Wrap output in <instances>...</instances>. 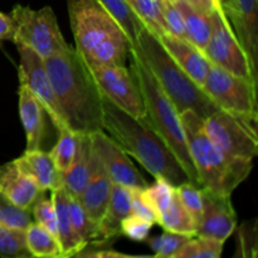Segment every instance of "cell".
<instances>
[{
	"label": "cell",
	"mask_w": 258,
	"mask_h": 258,
	"mask_svg": "<svg viewBox=\"0 0 258 258\" xmlns=\"http://www.w3.org/2000/svg\"><path fill=\"white\" fill-rule=\"evenodd\" d=\"M44 63L66 126L76 134L103 131L102 93L77 50L68 44Z\"/></svg>",
	"instance_id": "obj_1"
},
{
	"label": "cell",
	"mask_w": 258,
	"mask_h": 258,
	"mask_svg": "<svg viewBox=\"0 0 258 258\" xmlns=\"http://www.w3.org/2000/svg\"><path fill=\"white\" fill-rule=\"evenodd\" d=\"M102 108L103 131L151 175L165 179L174 186L190 181L180 161L145 120L133 117L105 96H102Z\"/></svg>",
	"instance_id": "obj_2"
},
{
	"label": "cell",
	"mask_w": 258,
	"mask_h": 258,
	"mask_svg": "<svg viewBox=\"0 0 258 258\" xmlns=\"http://www.w3.org/2000/svg\"><path fill=\"white\" fill-rule=\"evenodd\" d=\"M67 9L75 49L88 67L126 66L130 40L97 0H67Z\"/></svg>",
	"instance_id": "obj_3"
},
{
	"label": "cell",
	"mask_w": 258,
	"mask_h": 258,
	"mask_svg": "<svg viewBox=\"0 0 258 258\" xmlns=\"http://www.w3.org/2000/svg\"><path fill=\"white\" fill-rule=\"evenodd\" d=\"M133 45L139 50L161 90L179 113L190 110L204 120L219 110L203 87L194 82L174 60L158 35L148 25L145 24L139 30Z\"/></svg>",
	"instance_id": "obj_4"
},
{
	"label": "cell",
	"mask_w": 258,
	"mask_h": 258,
	"mask_svg": "<svg viewBox=\"0 0 258 258\" xmlns=\"http://www.w3.org/2000/svg\"><path fill=\"white\" fill-rule=\"evenodd\" d=\"M130 70L138 82L139 90L143 96L146 116L144 120L148 125L165 141L174 155L180 161L181 166L188 174L189 180L194 185L201 186L198 174L194 168L193 160L189 154L188 144L185 140L183 125L180 121V113L165 95L158 81L154 77L148 64L143 59L135 45H131L128 50Z\"/></svg>",
	"instance_id": "obj_5"
},
{
	"label": "cell",
	"mask_w": 258,
	"mask_h": 258,
	"mask_svg": "<svg viewBox=\"0 0 258 258\" xmlns=\"http://www.w3.org/2000/svg\"><path fill=\"white\" fill-rule=\"evenodd\" d=\"M180 121L202 186L232 196L234 189L248 178L252 160L234 158L214 145L204 130L203 118L193 111H183Z\"/></svg>",
	"instance_id": "obj_6"
},
{
	"label": "cell",
	"mask_w": 258,
	"mask_h": 258,
	"mask_svg": "<svg viewBox=\"0 0 258 258\" xmlns=\"http://www.w3.org/2000/svg\"><path fill=\"white\" fill-rule=\"evenodd\" d=\"M15 22L13 43L30 48L47 59L50 55L67 47L57 17L50 7L32 9L30 7L17 4L10 12Z\"/></svg>",
	"instance_id": "obj_7"
},
{
	"label": "cell",
	"mask_w": 258,
	"mask_h": 258,
	"mask_svg": "<svg viewBox=\"0 0 258 258\" xmlns=\"http://www.w3.org/2000/svg\"><path fill=\"white\" fill-rule=\"evenodd\" d=\"M203 123L212 143L226 154L248 160L257 156V121L219 108L204 118Z\"/></svg>",
	"instance_id": "obj_8"
},
{
	"label": "cell",
	"mask_w": 258,
	"mask_h": 258,
	"mask_svg": "<svg viewBox=\"0 0 258 258\" xmlns=\"http://www.w3.org/2000/svg\"><path fill=\"white\" fill-rule=\"evenodd\" d=\"M203 90L222 110L257 121V82L212 64Z\"/></svg>",
	"instance_id": "obj_9"
},
{
	"label": "cell",
	"mask_w": 258,
	"mask_h": 258,
	"mask_svg": "<svg viewBox=\"0 0 258 258\" xmlns=\"http://www.w3.org/2000/svg\"><path fill=\"white\" fill-rule=\"evenodd\" d=\"M212 24L211 37L204 54L212 64L223 68L239 77L252 78L258 82V75L252 68L246 50L239 43L228 18L222 7L214 8L209 14Z\"/></svg>",
	"instance_id": "obj_10"
},
{
	"label": "cell",
	"mask_w": 258,
	"mask_h": 258,
	"mask_svg": "<svg viewBox=\"0 0 258 258\" xmlns=\"http://www.w3.org/2000/svg\"><path fill=\"white\" fill-rule=\"evenodd\" d=\"M90 71L102 96L133 117L145 118L143 96L130 68L126 66H97L90 67Z\"/></svg>",
	"instance_id": "obj_11"
},
{
	"label": "cell",
	"mask_w": 258,
	"mask_h": 258,
	"mask_svg": "<svg viewBox=\"0 0 258 258\" xmlns=\"http://www.w3.org/2000/svg\"><path fill=\"white\" fill-rule=\"evenodd\" d=\"M20 62L18 68L20 86L27 87L42 102L57 131L68 128L62 117L52 83L45 68L44 59L38 53L24 45H17Z\"/></svg>",
	"instance_id": "obj_12"
},
{
	"label": "cell",
	"mask_w": 258,
	"mask_h": 258,
	"mask_svg": "<svg viewBox=\"0 0 258 258\" xmlns=\"http://www.w3.org/2000/svg\"><path fill=\"white\" fill-rule=\"evenodd\" d=\"M92 148L102 163L108 178L113 184L143 190L149 185L140 171L135 168L127 154L105 131L91 135Z\"/></svg>",
	"instance_id": "obj_13"
},
{
	"label": "cell",
	"mask_w": 258,
	"mask_h": 258,
	"mask_svg": "<svg viewBox=\"0 0 258 258\" xmlns=\"http://www.w3.org/2000/svg\"><path fill=\"white\" fill-rule=\"evenodd\" d=\"M203 211L196 236L211 237L226 242L237 227V214L231 196L202 186Z\"/></svg>",
	"instance_id": "obj_14"
},
{
	"label": "cell",
	"mask_w": 258,
	"mask_h": 258,
	"mask_svg": "<svg viewBox=\"0 0 258 258\" xmlns=\"http://www.w3.org/2000/svg\"><path fill=\"white\" fill-rule=\"evenodd\" d=\"M221 5L239 43L248 55L252 68L257 73V0H221Z\"/></svg>",
	"instance_id": "obj_15"
},
{
	"label": "cell",
	"mask_w": 258,
	"mask_h": 258,
	"mask_svg": "<svg viewBox=\"0 0 258 258\" xmlns=\"http://www.w3.org/2000/svg\"><path fill=\"white\" fill-rule=\"evenodd\" d=\"M19 115L27 138L25 151L44 150L47 121L50 120L47 110L39 100L24 86L19 85Z\"/></svg>",
	"instance_id": "obj_16"
},
{
	"label": "cell",
	"mask_w": 258,
	"mask_h": 258,
	"mask_svg": "<svg viewBox=\"0 0 258 258\" xmlns=\"http://www.w3.org/2000/svg\"><path fill=\"white\" fill-rule=\"evenodd\" d=\"M159 39L174 60L183 68L184 72L188 73L194 82L203 86L212 67L211 60L206 57V54L185 38H179L165 33L160 35Z\"/></svg>",
	"instance_id": "obj_17"
},
{
	"label": "cell",
	"mask_w": 258,
	"mask_h": 258,
	"mask_svg": "<svg viewBox=\"0 0 258 258\" xmlns=\"http://www.w3.org/2000/svg\"><path fill=\"white\" fill-rule=\"evenodd\" d=\"M0 193L10 202L24 209H30L35 202L44 196L34 180L23 173L14 161L0 165Z\"/></svg>",
	"instance_id": "obj_18"
},
{
	"label": "cell",
	"mask_w": 258,
	"mask_h": 258,
	"mask_svg": "<svg viewBox=\"0 0 258 258\" xmlns=\"http://www.w3.org/2000/svg\"><path fill=\"white\" fill-rule=\"evenodd\" d=\"M111 188H112V181L110 180L102 163L93 150L90 178L81 196L78 197V201L88 216L98 223L107 208Z\"/></svg>",
	"instance_id": "obj_19"
},
{
	"label": "cell",
	"mask_w": 258,
	"mask_h": 258,
	"mask_svg": "<svg viewBox=\"0 0 258 258\" xmlns=\"http://www.w3.org/2000/svg\"><path fill=\"white\" fill-rule=\"evenodd\" d=\"M13 161L23 173L30 176L43 191H52L62 186L60 173L55 168L49 151H24L23 155Z\"/></svg>",
	"instance_id": "obj_20"
},
{
	"label": "cell",
	"mask_w": 258,
	"mask_h": 258,
	"mask_svg": "<svg viewBox=\"0 0 258 258\" xmlns=\"http://www.w3.org/2000/svg\"><path fill=\"white\" fill-rule=\"evenodd\" d=\"M92 139L87 134H78L77 150L72 164L66 171L60 173L62 186L70 197L77 198L87 184L92 165Z\"/></svg>",
	"instance_id": "obj_21"
},
{
	"label": "cell",
	"mask_w": 258,
	"mask_h": 258,
	"mask_svg": "<svg viewBox=\"0 0 258 258\" xmlns=\"http://www.w3.org/2000/svg\"><path fill=\"white\" fill-rule=\"evenodd\" d=\"M131 214V189L113 184L107 208L100 222L102 242H113L121 237V222Z\"/></svg>",
	"instance_id": "obj_22"
},
{
	"label": "cell",
	"mask_w": 258,
	"mask_h": 258,
	"mask_svg": "<svg viewBox=\"0 0 258 258\" xmlns=\"http://www.w3.org/2000/svg\"><path fill=\"white\" fill-rule=\"evenodd\" d=\"M52 202L57 218V238L62 249V258L76 257L87 244L83 243L72 228L70 217V194L63 186L52 190Z\"/></svg>",
	"instance_id": "obj_23"
},
{
	"label": "cell",
	"mask_w": 258,
	"mask_h": 258,
	"mask_svg": "<svg viewBox=\"0 0 258 258\" xmlns=\"http://www.w3.org/2000/svg\"><path fill=\"white\" fill-rule=\"evenodd\" d=\"M174 3L180 10L181 17H183L185 39L204 53L212 32L209 14H206L180 0H174Z\"/></svg>",
	"instance_id": "obj_24"
},
{
	"label": "cell",
	"mask_w": 258,
	"mask_h": 258,
	"mask_svg": "<svg viewBox=\"0 0 258 258\" xmlns=\"http://www.w3.org/2000/svg\"><path fill=\"white\" fill-rule=\"evenodd\" d=\"M25 246L30 256L38 258H59L62 249L58 238L49 231L43 228L35 222H32L24 231Z\"/></svg>",
	"instance_id": "obj_25"
},
{
	"label": "cell",
	"mask_w": 258,
	"mask_h": 258,
	"mask_svg": "<svg viewBox=\"0 0 258 258\" xmlns=\"http://www.w3.org/2000/svg\"><path fill=\"white\" fill-rule=\"evenodd\" d=\"M158 224L163 227L164 231L175 232V233L196 236L197 224L186 212L178 194L174 196L169 206L158 216Z\"/></svg>",
	"instance_id": "obj_26"
},
{
	"label": "cell",
	"mask_w": 258,
	"mask_h": 258,
	"mask_svg": "<svg viewBox=\"0 0 258 258\" xmlns=\"http://www.w3.org/2000/svg\"><path fill=\"white\" fill-rule=\"evenodd\" d=\"M70 217L73 231L83 243H105L101 238L100 223L93 221L83 209L80 201L72 197H70Z\"/></svg>",
	"instance_id": "obj_27"
},
{
	"label": "cell",
	"mask_w": 258,
	"mask_h": 258,
	"mask_svg": "<svg viewBox=\"0 0 258 258\" xmlns=\"http://www.w3.org/2000/svg\"><path fill=\"white\" fill-rule=\"evenodd\" d=\"M97 2L117 20L133 45L139 30L145 25V23L131 9L126 0H97Z\"/></svg>",
	"instance_id": "obj_28"
},
{
	"label": "cell",
	"mask_w": 258,
	"mask_h": 258,
	"mask_svg": "<svg viewBox=\"0 0 258 258\" xmlns=\"http://www.w3.org/2000/svg\"><path fill=\"white\" fill-rule=\"evenodd\" d=\"M224 242L211 237L193 236L181 246L174 258H219Z\"/></svg>",
	"instance_id": "obj_29"
},
{
	"label": "cell",
	"mask_w": 258,
	"mask_h": 258,
	"mask_svg": "<svg viewBox=\"0 0 258 258\" xmlns=\"http://www.w3.org/2000/svg\"><path fill=\"white\" fill-rule=\"evenodd\" d=\"M78 134L73 133L70 128H63L58 131L57 143L49 151V155L59 173L67 170L75 159L77 150Z\"/></svg>",
	"instance_id": "obj_30"
},
{
	"label": "cell",
	"mask_w": 258,
	"mask_h": 258,
	"mask_svg": "<svg viewBox=\"0 0 258 258\" xmlns=\"http://www.w3.org/2000/svg\"><path fill=\"white\" fill-rule=\"evenodd\" d=\"M126 2L158 37L168 33L164 24L159 0H126Z\"/></svg>",
	"instance_id": "obj_31"
},
{
	"label": "cell",
	"mask_w": 258,
	"mask_h": 258,
	"mask_svg": "<svg viewBox=\"0 0 258 258\" xmlns=\"http://www.w3.org/2000/svg\"><path fill=\"white\" fill-rule=\"evenodd\" d=\"M33 222L32 211L18 207L0 193V224L7 228L25 231Z\"/></svg>",
	"instance_id": "obj_32"
},
{
	"label": "cell",
	"mask_w": 258,
	"mask_h": 258,
	"mask_svg": "<svg viewBox=\"0 0 258 258\" xmlns=\"http://www.w3.org/2000/svg\"><path fill=\"white\" fill-rule=\"evenodd\" d=\"M193 236L175 233V232L164 231L163 234L146 238V242L153 249L154 256L159 258H174L176 252L181 248L186 241Z\"/></svg>",
	"instance_id": "obj_33"
},
{
	"label": "cell",
	"mask_w": 258,
	"mask_h": 258,
	"mask_svg": "<svg viewBox=\"0 0 258 258\" xmlns=\"http://www.w3.org/2000/svg\"><path fill=\"white\" fill-rule=\"evenodd\" d=\"M0 256L4 258H32L25 246L24 231L0 224Z\"/></svg>",
	"instance_id": "obj_34"
},
{
	"label": "cell",
	"mask_w": 258,
	"mask_h": 258,
	"mask_svg": "<svg viewBox=\"0 0 258 258\" xmlns=\"http://www.w3.org/2000/svg\"><path fill=\"white\" fill-rule=\"evenodd\" d=\"M176 194L179 197V201L181 202L184 208L186 209L193 221L196 222L198 227L199 221L202 218V211H203V198H202V188L194 185L190 181L180 184L175 186Z\"/></svg>",
	"instance_id": "obj_35"
},
{
	"label": "cell",
	"mask_w": 258,
	"mask_h": 258,
	"mask_svg": "<svg viewBox=\"0 0 258 258\" xmlns=\"http://www.w3.org/2000/svg\"><path fill=\"white\" fill-rule=\"evenodd\" d=\"M237 257H257V219L246 221L237 228Z\"/></svg>",
	"instance_id": "obj_36"
},
{
	"label": "cell",
	"mask_w": 258,
	"mask_h": 258,
	"mask_svg": "<svg viewBox=\"0 0 258 258\" xmlns=\"http://www.w3.org/2000/svg\"><path fill=\"white\" fill-rule=\"evenodd\" d=\"M32 216L33 222L38 223L43 228L49 231L53 236L57 237V218H55L52 198H45L44 196L40 197L32 207Z\"/></svg>",
	"instance_id": "obj_37"
},
{
	"label": "cell",
	"mask_w": 258,
	"mask_h": 258,
	"mask_svg": "<svg viewBox=\"0 0 258 258\" xmlns=\"http://www.w3.org/2000/svg\"><path fill=\"white\" fill-rule=\"evenodd\" d=\"M161 14H163L165 29L169 34L179 38L184 37V22L180 10L175 5L174 0H159Z\"/></svg>",
	"instance_id": "obj_38"
},
{
	"label": "cell",
	"mask_w": 258,
	"mask_h": 258,
	"mask_svg": "<svg viewBox=\"0 0 258 258\" xmlns=\"http://www.w3.org/2000/svg\"><path fill=\"white\" fill-rule=\"evenodd\" d=\"M153 226L151 222L130 214L121 222V236L127 237L131 241L144 242L150 234Z\"/></svg>",
	"instance_id": "obj_39"
},
{
	"label": "cell",
	"mask_w": 258,
	"mask_h": 258,
	"mask_svg": "<svg viewBox=\"0 0 258 258\" xmlns=\"http://www.w3.org/2000/svg\"><path fill=\"white\" fill-rule=\"evenodd\" d=\"M131 214L151 222L153 224L158 223V217L153 207L144 198L141 190L138 189H131Z\"/></svg>",
	"instance_id": "obj_40"
},
{
	"label": "cell",
	"mask_w": 258,
	"mask_h": 258,
	"mask_svg": "<svg viewBox=\"0 0 258 258\" xmlns=\"http://www.w3.org/2000/svg\"><path fill=\"white\" fill-rule=\"evenodd\" d=\"M15 32V22L13 17L5 13H0V40H10L13 42Z\"/></svg>",
	"instance_id": "obj_41"
},
{
	"label": "cell",
	"mask_w": 258,
	"mask_h": 258,
	"mask_svg": "<svg viewBox=\"0 0 258 258\" xmlns=\"http://www.w3.org/2000/svg\"><path fill=\"white\" fill-rule=\"evenodd\" d=\"M180 2L186 3V4L191 5V7L201 10V12L206 13V14H211L212 10H213L214 8L222 7V5H216L214 3H212L211 0H180Z\"/></svg>",
	"instance_id": "obj_42"
},
{
	"label": "cell",
	"mask_w": 258,
	"mask_h": 258,
	"mask_svg": "<svg viewBox=\"0 0 258 258\" xmlns=\"http://www.w3.org/2000/svg\"><path fill=\"white\" fill-rule=\"evenodd\" d=\"M212 3H214L216 5H221V0H211Z\"/></svg>",
	"instance_id": "obj_43"
}]
</instances>
